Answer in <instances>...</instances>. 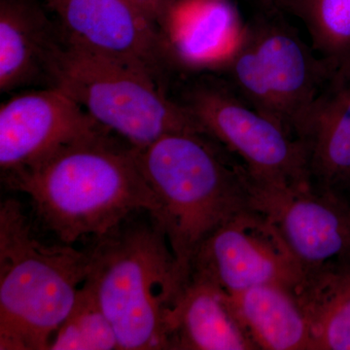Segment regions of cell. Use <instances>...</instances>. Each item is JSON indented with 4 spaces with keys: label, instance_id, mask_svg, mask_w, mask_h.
<instances>
[{
    "label": "cell",
    "instance_id": "1",
    "mask_svg": "<svg viewBox=\"0 0 350 350\" xmlns=\"http://www.w3.org/2000/svg\"><path fill=\"white\" fill-rule=\"evenodd\" d=\"M105 131L66 145L31 169L6 177L29 196L42 224L73 244L103 236L130 218L154 214L157 200L135 147Z\"/></svg>",
    "mask_w": 350,
    "mask_h": 350
},
{
    "label": "cell",
    "instance_id": "2",
    "mask_svg": "<svg viewBox=\"0 0 350 350\" xmlns=\"http://www.w3.org/2000/svg\"><path fill=\"white\" fill-rule=\"evenodd\" d=\"M157 200L151 214L174 258L182 289L198 251L228 219L250 207L246 170L206 133L181 131L135 148Z\"/></svg>",
    "mask_w": 350,
    "mask_h": 350
},
{
    "label": "cell",
    "instance_id": "3",
    "mask_svg": "<svg viewBox=\"0 0 350 350\" xmlns=\"http://www.w3.org/2000/svg\"><path fill=\"white\" fill-rule=\"evenodd\" d=\"M139 213L88 239L85 282L111 323L119 349H170V319L182 287L162 228L150 213L144 219Z\"/></svg>",
    "mask_w": 350,
    "mask_h": 350
},
{
    "label": "cell",
    "instance_id": "4",
    "mask_svg": "<svg viewBox=\"0 0 350 350\" xmlns=\"http://www.w3.org/2000/svg\"><path fill=\"white\" fill-rule=\"evenodd\" d=\"M90 271L87 248L43 243L20 202L0 206V349L45 350Z\"/></svg>",
    "mask_w": 350,
    "mask_h": 350
},
{
    "label": "cell",
    "instance_id": "5",
    "mask_svg": "<svg viewBox=\"0 0 350 350\" xmlns=\"http://www.w3.org/2000/svg\"><path fill=\"white\" fill-rule=\"evenodd\" d=\"M51 86L66 92L101 126L135 148L181 131L204 133L153 76L116 59L57 41L47 64Z\"/></svg>",
    "mask_w": 350,
    "mask_h": 350
},
{
    "label": "cell",
    "instance_id": "6",
    "mask_svg": "<svg viewBox=\"0 0 350 350\" xmlns=\"http://www.w3.org/2000/svg\"><path fill=\"white\" fill-rule=\"evenodd\" d=\"M275 10L246 23L216 71L241 100L300 140L308 113L336 72Z\"/></svg>",
    "mask_w": 350,
    "mask_h": 350
},
{
    "label": "cell",
    "instance_id": "7",
    "mask_svg": "<svg viewBox=\"0 0 350 350\" xmlns=\"http://www.w3.org/2000/svg\"><path fill=\"white\" fill-rule=\"evenodd\" d=\"M181 103L206 135L238 157L253 178L312 182L303 142L241 100L222 78L195 82Z\"/></svg>",
    "mask_w": 350,
    "mask_h": 350
},
{
    "label": "cell",
    "instance_id": "8",
    "mask_svg": "<svg viewBox=\"0 0 350 350\" xmlns=\"http://www.w3.org/2000/svg\"><path fill=\"white\" fill-rule=\"evenodd\" d=\"M304 275L305 269L280 232L250 206L228 219L204 241L190 273L227 294L262 285L292 292Z\"/></svg>",
    "mask_w": 350,
    "mask_h": 350
},
{
    "label": "cell",
    "instance_id": "9",
    "mask_svg": "<svg viewBox=\"0 0 350 350\" xmlns=\"http://www.w3.org/2000/svg\"><path fill=\"white\" fill-rule=\"evenodd\" d=\"M250 206L280 232L304 269L350 255V204L313 182L275 184L248 174Z\"/></svg>",
    "mask_w": 350,
    "mask_h": 350
},
{
    "label": "cell",
    "instance_id": "10",
    "mask_svg": "<svg viewBox=\"0 0 350 350\" xmlns=\"http://www.w3.org/2000/svg\"><path fill=\"white\" fill-rule=\"evenodd\" d=\"M64 42L142 69L160 80L174 64L160 27L128 0H46Z\"/></svg>",
    "mask_w": 350,
    "mask_h": 350
},
{
    "label": "cell",
    "instance_id": "11",
    "mask_svg": "<svg viewBox=\"0 0 350 350\" xmlns=\"http://www.w3.org/2000/svg\"><path fill=\"white\" fill-rule=\"evenodd\" d=\"M105 131L59 88L17 94L0 107L2 177L31 169L66 145Z\"/></svg>",
    "mask_w": 350,
    "mask_h": 350
},
{
    "label": "cell",
    "instance_id": "12",
    "mask_svg": "<svg viewBox=\"0 0 350 350\" xmlns=\"http://www.w3.org/2000/svg\"><path fill=\"white\" fill-rule=\"evenodd\" d=\"M244 27L231 0H175L160 29L174 64L217 70Z\"/></svg>",
    "mask_w": 350,
    "mask_h": 350
},
{
    "label": "cell",
    "instance_id": "13",
    "mask_svg": "<svg viewBox=\"0 0 350 350\" xmlns=\"http://www.w3.org/2000/svg\"><path fill=\"white\" fill-rule=\"evenodd\" d=\"M315 185L350 181V68L336 72L308 113L300 135Z\"/></svg>",
    "mask_w": 350,
    "mask_h": 350
},
{
    "label": "cell",
    "instance_id": "14",
    "mask_svg": "<svg viewBox=\"0 0 350 350\" xmlns=\"http://www.w3.org/2000/svg\"><path fill=\"white\" fill-rule=\"evenodd\" d=\"M170 349L256 350L232 312L228 295L191 275L172 310Z\"/></svg>",
    "mask_w": 350,
    "mask_h": 350
},
{
    "label": "cell",
    "instance_id": "15",
    "mask_svg": "<svg viewBox=\"0 0 350 350\" xmlns=\"http://www.w3.org/2000/svg\"><path fill=\"white\" fill-rule=\"evenodd\" d=\"M33 0H0V91L8 93L47 75L57 40Z\"/></svg>",
    "mask_w": 350,
    "mask_h": 350
},
{
    "label": "cell",
    "instance_id": "16",
    "mask_svg": "<svg viewBox=\"0 0 350 350\" xmlns=\"http://www.w3.org/2000/svg\"><path fill=\"white\" fill-rule=\"evenodd\" d=\"M292 293L312 350H350V255L308 269Z\"/></svg>",
    "mask_w": 350,
    "mask_h": 350
},
{
    "label": "cell",
    "instance_id": "17",
    "mask_svg": "<svg viewBox=\"0 0 350 350\" xmlns=\"http://www.w3.org/2000/svg\"><path fill=\"white\" fill-rule=\"evenodd\" d=\"M227 295L256 350H312L305 315L290 290L262 285Z\"/></svg>",
    "mask_w": 350,
    "mask_h": 350
},
{
    "label": "cell",
    "instance_id": "18",
    "mask_svg": "<svg viewBox=\"0 0 350 350\" xmlns=\"http://www.w3.org/2000/svg\"><path fill=\"white\" fill-rule=\"evenodd\" d=\"M305 25L312 49L338 71L350 68V0H271Z\"/></svg>",
    "mask_w": 350,
    "mask_h": 350
},
{
    "label": "cell",
    "instance_id": "19",
    "mask_svg": "<svg viewBox=\"0 0 350 350\" xmlns=\"http://www.w3.org/2000/svg\"><path fill=\"white\" fill-rule=\"evenodd\" d=\"M49 349H119L114 329L88 283L78 291L75 305L55 334Z\"/></svg>",
    "mask_w": 350,
    "mask_h": 350
},
{
    "label": "cell",
    "instance_id": "20",
    "mask_svg": "<svg viewBox=\"0 0 350 350\" xmlns=\"http://www.w3.org/2000/svg\"><path fill=\"white\" fill-rule=\"evenodd\" d=\"M128 1L160 27L175 0H128Z\"/></svg>",
    "mask_w": 350,
    "mask_h": 350
}]
</instances>
